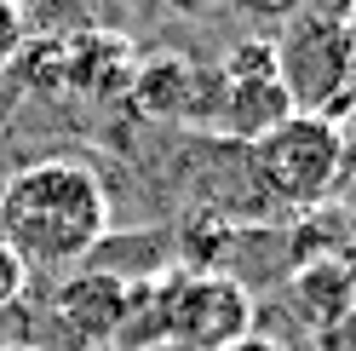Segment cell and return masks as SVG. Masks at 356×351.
<instances>
[{
    "mask_svg": "<svg viewBox=\"0 0 356 351\" xmlns=\"http://www.w3.org/2000/svg\"><path fill=\"white\" fill-rule=\"evenodd\" d=\"M109 231V190L86 162H29L0 185V242L24 265H75Z\"/></svg>",
    "mask_w": 356,
    "mask_h": 351,
    "instance_id": "cell-1",
    "label": "cell"
},
{
    "mask_svg": "<svg viewBox=\"0 0 356 351\" xmlns=\"http://www.w3.org/2000/svg\"><path fill=\"white\" fill-rule=\"evenodd\" d=\"M270 47H276V81L299 116H327V109H339L350 98V86H356L350 17L299 12L293 24H282L270 35Z\"/></svg>",
    "mask_w": 356,
    "mask_h": 351,
    "instance_id": "cell-2",
    "label": "cell"
},
{
    "mask_svg": "<svg viewBox=\"0 0 356 351\" xmlns=\"http://www.w3.org/2000/svg\"><path fill=\"white\" fill-rule=\"evenodd\" d=\"M248 150H253V173H259L264 196H276L287 208H316L339 185L345 156H350L345 127L333 116H287Z\"/></svg>",
    "mask_w": 356,
    "mask_h": 351,
    "instance_id": "cell-3",
    "label": "cell"
},
{
    "mask_svg": "<svg viewBox=\"0 0 356 351\" xmlns=\"http://www.w3.org/2000/svg\"><path fill=\"white\" fill-rule=\"evenodd\" d=\"M167 328L184 351H225L230 340L253 334V299L225 271L167 276Z\"/></svg>",
    "mask_w": 356,
    "mask_h": 351,
    "instance_id": "cell-4",
    "label": "cell"
},
{
    "mask_svg": "<svg viewBox=\"0 0 356 351\" xmlns=\"http://www.w3.org/2000/svg\"><path fill=\"white\" fill-rule=\"evenodd\" d=\"M225 127L241 144H259L270 127H282L287 116H299L287 104L282 81H276V47L270 35H248L225 52Z\"/></svg>",
    "mask_w": 356,
    "mask_h": 351,
    "instance_id": "cell-5",
    "label": "cell"
},
{
    "mask_svg": "<svg viewBox=\"0 0 356 351\" xmlns=\"http://www.w3.org/2000/svg\"><path fill=\"white\" fill-rule=\"evenodd\" d=\"M121 305H127V276H115V271L86 265L52 288V317L75 345H109L115 322H121Z\"/></svg>",
    "mask_w": 356,
    "mask_h": 351,
    "instance_id": "cell-6",
    "label": "cell"
},
{
    "mask_svg": "<svg viewBox=\"0 0 356 351\" xmlns=\"http://www.w3.org/2000/svg\"><path fill=\"white\" fill-rule=\"evenodd\" d=\"M293 294V311L310 322V328H339L350 311H356V259H305L287 282Z\"/></svg>",
    "mask_w": 356,
    "mask_h": 351,
    "instance_id": "cell-7",
    "label": "cell"
},
{
    "mask_svg": "<svg viewBox=\"0 0 356 351\" xmlns=\"http://www.w3.org/2000/svg\"><path fill=\"white\" fill-rule=\"evenodd\" d=\"M132 98H138L144 116H195L202 109V86H195V70L190 58H149L132 70Z\"/></svg>",
    "mask_w": 356,
    "mask_h": 351,
    "instance_id": "cell-8",
    "label": "cell"
},
{
    "mask_svg": "<svg viewBox=\"0 0 356 351\" xmlns=\"http://www.w3.org/2000/svg\"><path fill=\"white\" fill-rule=\"evenodd\" d=\"M115 351H155V345H172V328H167V276H138L127 282V305H121V322H115Z\"/></svg>",
    "mask_w": 356,
    "mask_h": 351,
    "instance_id": "cell-9",
    "label": "cell"
},
{
    "mask_svg": "<svg viewBox=\"0 0 356 351\" xmlns=\"http://www.w3.org/2000/svg\"><path fill=\"white\" fill-rule=\"evenodd\" d=\"M236 6H241V12H248V17H253V24H264V29H270V35H276L282 24H293V17L305 12V0H236Z\"/></svg>",
    "mask_w": 356,
    "mask_h": 351,
    "instance_id": "cell-10",
    "label": "cell"
},
{
    "mask_svg": "<svg viewBox=\"0 0 356 351\" xmlns=\"http://www.w3.org/2000/svg\"><path fill=\"white\" fill-rule=\"evenodd\" d=\"M24 282H29V265H24V259H17L6 242H0V311H12V305H17Z\"/></svg>",
    "mask_w": 356,
    "mask_h": 351,
    "instance_id": "cell-11",
    "label": "cell"
},
{
    "mask_svg": "<svg viewBox=\"0 0 356 351\" xmlns=\"http://www.w3.org/2000/svg\"><path fill=\"white\" fill-rule=\"evenodd\" d=\"M24 47V12H17V0H0V70L17 58Z\"/></svg>",
    "mask_w": 356,
    "mask_h": 351,
    "instance_id": "cell-12",
    "label": "cell"
},
{
    "mask_svg": "<svg viewBox=\"0 0 356 351\" xmlns=\"http://www.w3.org/2000/svg\"><path fill=\"white\" fill-rule=\"evenodd\" d=\"M225 351H287L282 340H270V334H241V340H230Z\"/></svg>",
    "mask_w": 356,
    "mask_h": 351,
    "instance_id": "cell-13",
    "label": "cell"
},
{
    "mask_svg": "<svg viewBox=\"0 0 356 351\" xmlns=\"http://www.w3.org/2000/svg\"><path fill=\"white\" fill-rule=\"evenodd\" d=\"M190 6H236V0H190Z\"/></svg>",
    "mask_w": 356,
    "mask_h": 351,
    "instance_id": "cell-14",
    "label": "cell"
},
{
    "mask_svg": "<svg viewBox=\"0 0 356 351\" xmlns=\"http://www.w3.org/2000/svg\"><path fill=\"white\" fill-rule=\"evenodd\" d=\"M350 144H356V121H350V139H345V150H350Z\"/></svg>",
    "mask_w": 356,
    "mask_h": 351,
    "instance_id": "cell-15",
    "label": "cell"
},
{
    "mask_svg": "<svg viewBox=\"0 0 356 351\" xmlns=\"http://www.w3.org/2000/svg\"><path fill=\"white\" fill-rule=\"evenodd\" d=\"M12 351H29V345H12Z\"/></svg>",
    "mask_w": 356,
    "mask_h": 351,
    "instance_id": "cell-16",
    "label": "cell"
},
{
    "mask_svg": "<svg viewBox=\"0 0 356 351\" xmlns=\"http://www.w3.org/2000/svg\"><path fill=\"white\" fill-rule=\"evenodd\" d=\"M115 6H121V0H115Z\"/></svg>",
    "mask_w": 356,
    "mask_h": 351,
    "instance_id": "cell-17",
    "label": "cell"
}]
</instances>
